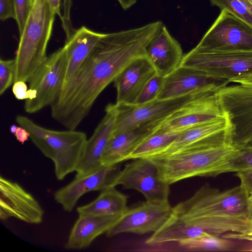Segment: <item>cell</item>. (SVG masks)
<instances>
[{
	"label": "cell",
	"instance_id": "31",
	"mask_svg": "<svg viewBox=\"0 0 252 252\" xmlns=\"http://www.w3.org/2000/svg\"><path fill=\"white\" fill-rule=\"evenodd\" d=\"M16 18L19 34L21 35L24 29L29 17L32 4L31 0H14Z\"/></svg>",
	"mask_w": 252,
	"mask_h": 252
},
{
	"label": "cell",
	"instance_id": "23",
	"mask_svg": "<svg viewBox=\"0 0 252 252\" xmlns=\"http://www.w3.org/2000/svg\"><path fill=\"white\" fill-rule=\"evenodd\" d=\"M209 233L200 227L186 223L173 213L168 219L145 241L149 245L169 242L180 243Z\"/></svg>",
	"mask_w": 252,
	"mask_h": 252
},
{
	"label": "cell",
	"instance_id": "2",
	"mask_svg": "<svg viewBox=\"0 0 252 252\" xmlns=\"http://www.w3.org/2000/svg\"><path fill=\"white\" fill-rule=\"evenodd\" d=\"M249 196L240 185L220 191L206 184L190 198L173 207V213L189 224L216 236L227 233L248 234Z\"/></svg>",
	"mask_w": 252,
	"mask_h": 252
},
{
	"label": "cell",
	"instance_id": "41",
	"mask_svg": "<svg viewBox=\"0 0 252 252\" xmlns=\"http://www.w3.org/2000/svg\"><path fill=\"white\" fill-rule=\"evenodd\" d=\"M124 10H126L134 4L136 0H117Z\"/></svg>",
	"mask_w": 252,
	"mask_h": 252
},
{
	"label": "cell",
	"instance_id": "27",
	"mask_svg": "<svg viewBox=\"0 0 252 252\" xmlns=\"http://www.w3.org/2000/svg\"><path fill=\"white\" fill-rule=\"evenodd\" d=\"M181 247L191 251H223L231 248L230 239L220 238L212 234L179 243Z\"/></svg>",
	"mask_w": 252,
	"mask_h": 252
},
{
	"label": "cell",
	"instance_id": "10",
	"mask_svg": "<svg viewBox=\"0 0 252 252\" xmlns=\"http://www.w3.org/2000/svg\"><path fill=\"white\" fill-rule=\"evenodd\" d=\"M219 100L232 127V143L238 149L252 142V86H224L218 92Z\"/></svg>",
	"mask_w": 252,
	"mask_h": 252
},
{
	"label": "cell",
	"instance_id": "29",
	"mask_svg": "<svg viewBox=\"0 0 252 252\" xmlns=\"http://www.w3.org/2000/svg\"><path fill=\"white\" fill-rule=\"evenodd\" d=\"M164 78L157 73L145 84L134 105H141L157 99L162 88Z\"/></svg>",
	"mask_w": 252,
	"mask_h": 252
},
{
	"label": "cell",
	"instance_id": "42",
	"mask_svg": "<svg viewBox=\"0 0 252 252\" xmlns=\"http://www.w3.org/2000/svg\"><path fill=\"white\" fill-rule=\"evenodd\" d=\"M248 217L252 224V194L250 195L248 199Z\"/></svg>",
	"mask_w": 252,
	"mask_h": 252
},
{
	"label": "cell",
	"instance_id": "21",
	"mask_svg": "<svg viewBox=\"0 0 252 252\" xmlns=\"http://www.w3.org/2000/svg\"><path fill=\"white\" fill-rule=\"evenodd\" d=\"M78 215L65 244L67 249L82 250L88 247L96 238L106 233L122 216Z\"/></svg>",
	"mask_w": 252,
	"mask_h": 252
},
{
	"label": "cell",
	"instance_id": "4",
	"mask_svg": "<svg viewBox=\"0 0 252 252\" xmlns=\"http://www.w3.org/2000/svg\"><path fill=\"white\" fill-rule=\"evenodd\" d=\"M55 15L47 0H35L20 35L14 59V82H29L47 59L46 50Z\"/></svg>",
	"mask_w": 252,
	"mask_h": 252
},
{
	"label": "cell",
	"instance_id": "26",
	"mask_svg": "<svg viewBox=\"0 0 252 252\" xmlns=\"http://www.w3.org/2000/svg\"><path fill=\"white\" fill-rule=\"evenodd\" d=\"M184 130L150 132L136 146L126 160L146 158L158 153L168 146Z\"/></svg>",
	"mask_w": 252,
	"mask_h": 252
},
{
	"label": "cell",
	"instance_id": "1",
	"mask_svg": "<svg viewBox=\"0 0 252 252\" xmlns=\"http://www.w3.org/2000/svg\"><path fill=\"white\" fill-rule=\"evenodd\" d=\"M158 32L149 23L103 33L79 72L50 106L53 118L67 129L75 130L122 70L134 59L146 56V47Z\"/></svg>",
	"mask_w": 252,
	"mask_h": 252
},
{
	"label": "cell",
	"instance_id": "28",
	"mask_svg": "<svg viewBox=\"0 0 252 252\" xmlns=\"http://www.w3.org/2000/svg\"><path fill=\"white\" fill-rule=\"evenodd\" d=\"M213 6L229 12L252 26V12L239 0H209Z\"/></svg>",
	"mask_w": 252,
	"mask_h": 252
},
{
	"label": "cell",
	"instance_id": "13",
	"mask_svg": "<svg viewBox=\"0 0 252 252\" xmlns=\"http://www.w3.org/2000/svg\"><path fill=\"white\" fill-rule=\"evenodd\" d=\"M199 93L168 99H156L141 105L118 106L113 133L137 128L164 118L185 105Z\"/></svg>",
	"mask_w": 252,
	"mask_h": 252
},
{
	"label": "cell",
	"instance_id": "16",
	"mask_svg": "<svg viewBox=\"0 0 252 252\" xmlns=\"http://www.w3.org/2000/svg\"><path fill=\"white\" fill-rule=\"evenodd\" d=\"M105 114L87 141L76 168L75 178L89 175L102 166L101 159L107 144L114 131L119 107L115 104H109L105 108Z\"/></svg>",
	"mask_w": 252,
	"mask_h": 252
},
{
	"label": "cell",
	"instance_id": "36",
	"mask_svg": "<svg viewBox=\"0 0 252 252\" xmlns=\"http://www.w3.org/2000/svg\"><path fill=\"white\" fill-rule=\"evenodd\" d=\"M12 90L16 99L26 100L28 98V86L25 82L18 81L14 82Z\"/></svg>",
	"mask_w": 252,
	"mask_h": 252
},
{
	"label": "cell",
	"instance_id": "45",
	"mask_svg": "<svg viewBox=\"0 0 252 252\" xmlns=\"http://www.w3.org/2000/svg\"><path fill=\"white\" fill-rule=\"evenodd\" d=\"M249 147L252 148V142H251L249 144H248L246 147ZM245 148V147H244Z\"/></svg>",
	"mask_w": 252,
	"mask_h": 252
},
{
	"label": "cell",
	"instance_id": "12",
	"mask_svg": "<svg viewBox=\"0 0 252 252\" xmlns=\"http://www.w3.org/2000/svg\"><path fill=\"white\" fill-rule=\"evenodd\" d=\"M173 207L169 203L147 201L130 208L107 232L108 237L123 233L143 234L157 230L170 217Z\"/></svg>",
	"mask_w": 252,
	"mask_h": 252
},
{
	"label": "cell",
	"instance_id": "7",
	"mask_svg": "<svg viewBox=\"0 0 252 252\" xmlns=\"http://www.w3.org/2000/svg\"><path fill=\"white\" fill-rule=\"evenodd\" d=\"M218 91L198 93L180 109L152 122L151 132L184 130L224 116L225 113L220 106Z\"/></svg>",
	"mask_w": 252,
	"mask_h": 252
},
{
	"label": "cell",
	"instance_id": "11",
	"mask_svg": "<svg viewBox=\"0 0 252 252\" xmlns=\"http://www.w3.org/2000/svg\"><path fill=\"white\" fill-rule=\"evenodd\" d=\"M121 185L127 189L141 193L146 201L167 203L169 185L160 179L156 165L150 159L137 158L117 172L113 186Z\"/></svg>",
	"mask_w": 252,
	"mask_h": 252
},
{
	"label": "cell",
	"instance_id": "5",
	"mask_svg": "<svg viewBox=\"0 0 252 252\" xmlns=\"http://www.w3.org/2000/svg\"><path fill=\"white\" fill-rule=\"evenodd\" d=\"M16 121L28 131L30 139L34 145L53 161L58 180H62L68 174L75 171L87 141L84 132L48 129L22 115L17 116Z\"/></svg>",
	"mask_w": 252,
	"mask_h": 252
},
{
	"label": "cell",
	"instance_id": "19",
	"mask_svg": "<svg viewBox=\"0 0 252 252\" xmlns=\"http://www.w3.org/2000/svg\"><path fill=\"white\" fill-rule=\"evenodd\" d=\"M145 54L157 73L163 77L180 66L184 57L180 44L164 25L147 45Z\"/></svg>",
	"mask_w": 252,
	"mask_h": 252
},
{
	"label": "cell",
	"instance_id": "17",
	"mask_svg": "<svg viewBox=\"0 0 252 252\" xmlns=\"http://www.w3.org/2000/svg\"><path fill=\"white\" fill-rule=\"evenodd\" d=\"M119 170L118 164L102 166L89 175L75 178L69 184L55 192V200L64 211L71 212L84 194L114 187V180Z\"/></svg>",
	"mask_w": 252,
	"mask_h": 252
},
{
	"label": "cell",
	"instance_id": "35",
	"mask_svg": "<svg viewBox=\"0 0 252 252\" xmlns=\"http://www.w3.org/2000/svg\"><path fill=\"white\" fill-rule=\"evenodd\" d=\"M240 181V186L249 196L252 194V169L236 172Z\"/></svg>",
	"mask_w": 252,
	"mask_h": 252
},
{
	"label": "cell",
	"instance_id": "8",
	"mask_svg": "<svg viewBox=\"0 0 252 252\" xmlns=\"http://www.w3.org/2000/svg\"><path fill=\"white\" fill-rule=\"evenodd\" d=\"M180 65L229 81L252 74V52H200L192 49L184 55Z\"/></svg>",
	"mask_w": 252,
	"mask_h": 252
},
{
	"label": "cell",
	"instance_id": "46",
	"mask_svg": "<svg viewBox=\"0 0 252 252\" xmlns=\"http://www.w3.org/2000/svg\"><path fill=\"white\" fill-rule=\"evenodd\" d=\"M34 1H35V0H31V2L32 6V4H33Z\"/></svg>",
	"mask_w": 252,
	"mask_h": 252
},
{
	"label": "cell",
	"instance_id": "25",
	"mask_svg": "<svg viewBox=\"0 0 252 252\" xmlns=\"http://www.w3.org/2000/svg\"><path fill=\"white\" fill-rule=\"evenodd\" d=\"M126 204L127 196L112 187L101 190L95 200L76 210L78 215L122 216L128 209Z\"/></svg>",
	"mask_w": 252,
	"mask_h": 252
},
{
	"label": "cell",
	"instance_id": "22",
	"mask_svg": "<svg viewBox=\"0 0 252 252\" xmlns=\"http://www.w3.org/2000/svg\"><path fill=\"white\" fill-rule=\"evenodd\" d=\"M149 124L137 128L113 133L101 159L102 166L126 160L136 146L151 132Z\"/></svg>",
	"mask_w": 252,
	"mask_h": 252
},
{
	"label": "cell",
	"instance_id": "24",
	"mask_svg": "<svg viewBox=\"0 0 252 252\" xmlns=\"http://www.w3.org/2000/svg\"><path fill=\"white\" fill-rule=\"evenodd\" d=\"M230 126L229 118L227 114L225 113L224 116L219 119L191 127L184 130L164 149L150 156H165L171 154L194 142L222 131Z\"/></svg>",
	"mask_w": 252,
	"mask_h": 252
},
{
	"label": "cell",
	"instance_id": "39",
	"mask_svg": "<svg viewBox=\"0 0 252 252\" xmlns=\"http://www.w3.org/2000/svg\"><path fill=\"white\" fill-rule=\"evenodd\" d=\"M229 82H234L252 86V74L230 79L229 80Z\"/></svg>",
	"mask_w": 252,
	"mask_h": 252
},
{
	"label": "cell",
	"instance_id": "20",
	"mask_svg": "<svg viewBox=\"0 0 252 252\" xmlns=\"http://www.w3.org/2000/svg\"><path fill=\"white\" fill-rule=\"evenodd\" d=\"M103 34L82 26L66 40V67L62 90L76 76Z\"/></svg>",
	"mask_w": 252,
	"mask_h": 252
},
{
	"label": "cell",
	"instance_id": "37",
	"mask_svg": "<svg viewBox=\"0 0 252 252\" xmlns=\"http://www.w3.org/2000/svg\"><path fill=\"white\" fill-rule=\"evenodd\" d=\"M13 134L17 141L22 144H24L30 138V133L26 128L20 126H17L16 130Z\"/></svg>",
	"mask_w": 252,
	"mask_h": 252
},
{
	"label": "cell",
	"instance_id": "30",
	"mask_svg": "<svg viewBox=\"0 0 252 252\" xmlns=\"http://www.w3.org/2000/svg\"><path fill=\"white\" fill-rule=\"evenodd\" d=\"M15 60H0V94L2 95L14 82Z\"/></svg>",
	"mask_w": 252,
	"mask_h": 252
},
{
	"label": "cell",
	"instance_id": "32",
	"mask_svg": "<svg viewBox=\"0 0 252 252\" xmlns=\"http://www.w3.org/2000/svg\"><path fill=\"white\" fill-rule=\"evenodd\" d=\"M252 169V148L240 149L239 154L234 158L232 164V172H237Z\"/></svg>",
	"mask_w": 252,
	"mask_h": 252
},
{
	"label": "cell",
	"instance_id": "6",
	"mask_svg": "<svg viewBox=\"0 0 252 252\" xmlns=\"http://www.w3.org/2000/svg\"><path fill=\"white\" fill-rule=\"evenodd\" d=\"M200 52H252V26L225 9L193 48Z\"/></svg>",
	"mask_w": 252,
	"mask_h": 252
},
{
	"label": "cell",
	"instance_id": "15",
	"mask_svg": "<svg viewBox=\"0 0 252 252\" xmlns=\"http://www.w3.org/2000/svg\"><path fill=\"white\" fill-rule=\"evenodd\" d=\"M229 83L227 80L209 77L195 69L180 65L164 78L157 99H168L198 92L218 91Z\"/></svg>",
	"mask_w": 252,
	"mask_h": 252
},
{
	"label": "cell",
	"instance_id": "14",
	"mask_svg": "<svg viewBox=\"0 0 252 252\" xmlns=\"http://www.w3.org/2000/svg\"><path fill=\"white\" fill-rule=\"evenodd\" d=\"M44 211L37 201L19 184L0 178V219L14 218L30 224L42 222Z\"/></svg>",
	"mask_w": 252,
	"mask_h": 252
},
{
	"label": "cell",
	"instance_id": "9",
	"mask_svg": "<svg viewBox=\"0 0 252 252\" xmlns=\"http://www.w3.org/2000/svg\"><path fill=\"white\" fill-rule=\"evenodd\" d=\"M66 67L63 47L47 57L28 82V90L36 97L32 100H25L26 113H35L52 104L62 90Z\"/></svg>",
	"mask_w": 252,
	"mask_h": 252
},
{
	"label": "cell",
	"instance_id": "44",
	"mask_svg": "<svg viewBox=\"0 0 252 252\" xmlns=\"http://www.w3.org/2000/svg\"><path fill=\"white\" fill-rule=\"evenodd\" d=\"M17 127V126L15 125H13L11 126L10 127V132L14 134L16 130Z\"/></svg>",
	"mask_w": 252,
	"mask_h": 252
},
{
	"label": "cell",
	"instance_id": "43",
	"mask_svg": "<svg viewBox=\"0 0 252 252\" xmlns=\"http://www.w3.org/2000/svg\"><path fill=\"white\" fill-rule=\"evenodd\" d=\"M245 4L252 12V0H239Z\"/></svg>",
	"mask_w": 252,
	"mask_h": 252
},
{
	"label": "cell",
	"instance_id": "38",
	"mask_svg": "<svg viewBox=\"0 0 252 252\" xmlns=\"http://www.w3.org/2000/svg\"><path fill=\"white\" fill-rule=\"evenodd\" d=\"M222 237L230 240H247L252 242V232L248 234L227 233L223 235Z\"/></svg>",
	"mask_w": 252,
	"mask_h": 252
},
{
	"label": "cell",
	"instance_id": "3",
	"mask_svg": "<svg viewBox=\"0 0 252 252\" xmlns=\"http://www.w3.org/2000/svg\"><path fill=\"white\" fill-rule=\"evenodd\" d=\"M240 152L232 143L231 125L171 154L145 158L156 165L160 179L170 185L192 177L232 172V162Z\"/></svg>",
	"mask_w": 252,
	"mask_h": 252
},
{
	"label": "cell",
	"instance_id": "34",
	"mask_svg": "<svg viewBox=\"0 0 252 252\" xmlns=\"http://www.w3.org/2000/svg\"><path fill=\"white\" fill-rule=\"evenodd\" d=\"M9 18H16L14 0H0V19L4 21Z\"/></svg>",
	"mask_w": 252,
	"mask_h": 252
},
{
	"label": "cell",
	"instance_id": "40",
	"mask_svg": "<svg viewBox=\"0 0 252 252\" xmlns=\"http://www.w3.org/2000/svg\"><path fill=\"white\" fill-rule=\"evenodd\" d=\"M52 10L58 15L60 19L62 18V14L61 12V5L62 0H47Z\"/></svg>",
	"mask_w": 252,
	"mask_h": 252
},
{
	"label": "cell",
	"instance_id": "33",
	"mask_svg": "<svg viewBox=\"0 0 252 252\" xmlns=\"http://www.w3.org/2000/svg\"><path fill=\"white\" fill-rule=\"evenodd\" d=\"M72 0H62L63 14L61 19L62 27L66 34V40L70 38L75 30L73 28L70 18Z\"/></svg>",
	"mask_w": 252,
	"mask_h": 252
},
{
	"label": "cell",
	"instance_id": "18",
	"mask_svg": "<svg viewBox=\"0 0 252 252\" xmlns=\"http://www.w3.org/2000/svg\"><path fill=\"white\" fill-rule=\"evenodd\" d=\"M156 74L155 69L146 56L131 62L114 81L117 90L115 104L119 107L134 105L145 84Z\"/></svg>",
	"mask_w": 252,
	"mask_h": 252
}]
</instances>
